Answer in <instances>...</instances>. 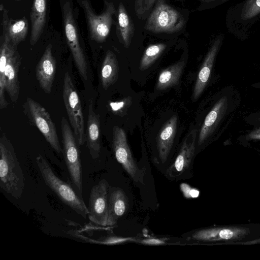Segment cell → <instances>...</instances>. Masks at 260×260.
<instances>
[{
    "label": "cell",
    "instance_id": "1",
    "mask_svg": "<svg viewBox=\"0 0 260 260\" xmlns=\"http://www.w3.org/2000/svg\"><path fill=\"white\" fill-rule=\"evenodd\" d=\"M0 186L15 199L22 196L25 187L20 162L12 144L5 134L0 138Z\"/></svg>",
    "mask_w": 260,
    "mask_h": 260
},
{
    "label": "cell",
    "instance_id": "2",
    "mask_svg": "<svg viewBox=\"0 0 260 260\" xmlns=\"http://www.w3.org/2000/svg\"><path fill=\"white\" fill-rule=\"evenodd\" d=\"M36 161L46 185L63 203L85 218L89 212L82 198L69 184L62 180L54 173L48 162L42 155H38Z\"/></svg>",
    "mask_w": 260,
    "mask_h": 260
},
{
    "label": "cell",
    "instance_id": "3",
    "mask_svg": "<svg viewBox=\"0 0 260 260\" xmlns=\"http://www.w3.org/2000/svg\"><path fill=\"white\" fill-rule=\"evenodd\" d=\"M61 131L64 161L73 183L74 188L82 197L83 180L82 165L79 145L74 132L65 117L61 120Z\"/></svg>",
    "mask_w": 260,
    "mask_h": 260
},
{
    "label": "cell",
    "instance_id": "4",
    "mask_svg": "<svg viewBox=\"0 0 260 260\" xmlns=\"http://www.w3.org/2000/svg\"><path fill=\"white\" fill-rule=\"evenodd\" d=\"M185 24V20L179 12L164 0H158L144 28L154 34H173L181 30Z\"/></svg>",
    "mask_w": 260,
    "mask_h": 260
},
{
    "label": "cell",
    "instance_id": "5",
    "mask_svg": "<svg viewBox=\"0 0 260 260\" xmlns=\"http://www.w3.org/2000/svg\"><path fill=\"white\" fill-rule=\"evenodd\" d=\"M62 97L71 126L79 146L86 141L84 119L81 102L68 72L64 76Z\"/></svg>",
    "mask_w": 260,
    "mask_h": 260
},
{
    "label": "cell",
    "instance_id": "6",
    "mask_svg": "<svg viewBox=\"0 0 260 260\" xmlns=\"http://www.w3.org/2000/svg\"><path fill=\"white\" fill-rule=\"evenodd\" d=\"M23 109L30 122L39 129L51 147L58 153L62 152L55 125L46 109L28 97L23 104Z\"/></svg>",
    "mask_w": 260,
    "mask_h": 260
},
{
    "label": "cell",
    "instance_id": "7",
    "mask_svg": "<svg viewBox=\"0 0 260 260\" xmlns=\"http://www.w3.org/2000/svg\"><path fill=\"white\" fill-rule=\"evenodd\" d=\"M112 147L115 158L132 179L144 183L145 171L140 169L133 157L124 130L118 126L113 128Z\"/></svg>",
    "mask_w": 260,
    "mask_h": 260
},
{
    "label": "cell",
    "instance_id": "8",
    "mask_svg": "<svg viewBox=\"0 0 260 260\" xmlns=\"http://www.w3.org/2000/svg\"><path fill=\"white\" fill-rule=\"evenodd\" d=\"M63 26L67 42L81 77L87 79V63L80 46L77 29L70 3L67 2L62 7Z\"/></svg>",
    "mask_w": 260,
    "mask_h": 260
},
{
    "label": "cell",
    "instance_id": "9",
    "mask_svg": "<svg viewBox=\"0 0 260 260\" xmlns=\"http://www.w3.org/2000/svg\"><path fill=\"white\" fill-rule=\"evenodd\" d=\"M85 14L90 38L99 43L104 42L108 36L116 12L112 2H105V9L100 15H96L87 1L82 2Z\"/></svg>",
    "mask_w": 260,
    "mask_h": 260
},
{
    "label": "cell",
    "instance_id": "10",
    "mask_svg": "<svg viewBox=\"0 0 260 260\" xmlns=\"http://www.w3.org/2000/svg\"><path fill=\"white\" fill-rule=\"evenodd\" d=\"M109 185L103 179L92 187L89 198L88 218L93 223L108 226V194Z\"/></svg>",
    "mask_w": 260,
    "mask_h": 260
},
{
    "label": "cell",
    "instance_id": "11",
    "mask_svg": "<svg viewBox=\"0 0 260 260\" xmlns=\"http://www.w3.org/2000/svg\"><path fill=\"white\" fill-rule=\"evenodd\" d=\"M197 130H191L186 136L174 161L166 171L168 178L177 179L188 171L193 159Z\"/></svg>",
    "mask_w": 260,
    "mask_h": 260
},
{
    "label": "cell",
    "instance_id": "12",
    "mask_svg": "<svg viewBox=\"0 0 260 260\" xmlns=\"http://www.w3.org/2000/svg\"><path fill=\"white\" fill-rule=\"evenodd\" d=\"M250 233L249 229L240 226H223L198 230L191 238L203 242L235 241L241 240Z\"/></svg>",
    "mask_w": 260,
    "mask_h": 260
},
{
    "label": "cell",
    "instance_id": "13",
    "mask_svg": "<svg viewBox=\"0 0 260 260\" xmlns=\"http://www.w3.org/2000/svg\"><path fill=\"white\" fill-rule=\"evenodd\" d=\"M52 48L51 44L47 45L36 68L37 80L41 88L48 94L51 91L57 69Z\"/></svg>",
    "mask_w": 260,
    "mask_h": 260
},
{
    "label": "cell",
    "instance_id": "14",
    "mask_svg": "<svg viewBox=\"0 0 260 260\" xmlns=\"http://www.w3.org/2000/svg\"><path fill=\"white\" fill-rule=\"evenodd\" d=\"M2 11V34L16 47L23 41L26 37L28 24L25 17L21 19H13L9 17L7 9L1 5Z\"/></svg>",
    "mask_w": 260,
    "mask_h": 260
},
{
    "label": "cell",
    "instance_id": "15",
    "mask_svg": "<svg viewBox=\"0 0 260 260\" xmlns=\"http://www.w3.org/2000/svg\"><path fill=\"white\" fill-rule=\"evenodd\" d=\"M100 115L94 112L92 102L88 110V118L86 133V142L91 158L96 159L101 151Z\"/></svg>",
    "mask_w": 260,
    "mask_h": 260
},
{
    "label": "cell",
    "instance_id": "16",
    "mask_svg": "<svg viewBox=\"0 0 260 260\" xmlns=\"http://www.w3.org/2000/svg\"><path fill=\"white\" fill-rule=\"evenodd\" d=\"M221 42V37L217 38L205 56L194 84L192 95L193 100L199 98L207 84Z\"/></svg>",
    "mask_w": 260,
    "mask_h": 260
},
{
    "label": "cell",
    "instance_id": "17",
    "mask_svg": "<svg viewBox=\"0 0 260 260\" xmlns=\"http://www.w3.org/2000/svg\"><path fill=\"white\" fill-rule=\"evenodd\" d=\"M21 61V56L17 49H15L10 56L5 69V90L13 102L17 101L19 95L20 83L18 72Z\"/></svg>",
    "mask_w": 260,
    "mask_h": 260
},
{
    "label": "cell",
    "instance_id": "18",
    "mask_svg": "<svg viewBox=\"0 0 260 260\" xmlns=\"http://www.w3.org/2000/svg\"><path fill=\"white\" fill-rule=\"evenodd\" d=\"M178 118L172 116L163 125L157 138L158 156L162 162H165L170 153L175 137Z\"/></svg>",
    "mask_w": 260,
    "mask_h": 260
},
{
    "label": "cell",
    "instance_id": "19",
    "mask_svg": "<svg viewBox=\"0 0 260 260\" xmlns=\"http://www.w3.org/2000/svg\"><path fill=\"white\" fill-rule=\"evenodd\" d=\"M128 200L124 191L119 188L109 190L108 226H113L128 209Z\"/></svg>",
    "mask_w": 260,
    "mask_h": 260
},
{
    "label": "cell",
    "instance_id": "20",
    "mask_svg": "<svg viewBox=\"0 0 260 260\" xmlns=\"http://www.w3.org/2000/svg\"><path fill=\"white\" fill-rule=\"evenodd\" d=\"M46 0H34L30 14V44L35 45L41 37L46 23Z\"/></svg>",
    "mask_w": 260,
    "mask_h": 260
},
{
    "label": "cell",
    "instance_id": "21",
    "mask_svg": "<svg viewBox=\"0 0 260 260\" xmlns=\"http://www.w3.org/2000/svg\"><path fill=\"white\" fill-rule=\"evenodd\" d=\"M134 25L124 5L120 2L117 10V35L119 41L128 47L134 35Z\"/></svg>",
    "mask_w": 260,
    "mask_h": 260
},
{
    "label": "cell",
    "instance_id": "22",
    "mask_svg": "<svg viewBox=\"0 0 260 260\" xmlns=\"http://www.w3.org/2000/svg\"><path fill=\"white\" fill-rule=\"evenodd\" d=\"M5 36L1 35L0 39V109L6 108L8 103L5 98V69L8 59L13 50L17 49Z\"/></svg>",
    "mask_w": 260,
    "mask_h": 260
},
{
    "label": "cell",
    "instance_id": "23",
    "mask_svg": "<svg viewBox=\"0 0 260 260\" xmlns=\"http://www.w3.org/2000/svg\"><path fill=\"white\" fill-rule=\"evenodd\" d=\"M118 63L115 54L108 50L104 57L101 71V81L103 88L107 90L114 84L118 77Z\"/></svg>",
    "mask_w": 260,
    "mask_h": 260
},
{
    "label": "cell",
    "instance_id": "24",
    "mask_svg": "<svg viewBox=\"0 0 260 260\" xmlns=\"http://www.w3.org/2000/svg\"><path fill=\"white\" fill-rule=\"evenodd\" d=\"M184 65V61L180 60L162 71L158 77L156 89L164 90L176 85L181 77Z\"/></svg>",
    "mask_w": 260,
    "mask_h": 260
},
{
    "label": "cell",
    "instance_id": "25",
    "mask_svg": "<svg viewBox=\"0 0 260 260\" xmlns=\"http://www.w3.org/2000/svg\"><path fill=\"white\" fill-rule=\"evenodd\" d=\"M225 98L218 101L207 115L199 135L198 144H202L213 129L225 103Z\"/></svg>",
    "mask_w": 260,
    "mask_h": 260
},
{
    "label": "cell",
    "instance_id": "26",
    "mask_svg": "<svg viewBox=\"0 0 260 260\" xmlns=\"http://www.w3.org/2000/svg\"><path fill=\"white\" fill-rule=\"evenodd\" d=\"M165 43H156L149 45L144 51L141 58L139 69L141 71L148 69L166 49Z\"/></svg>",
    "mask_w": 260,
    "mask_h": 260
},
{
    "label": "cell",
    "instance_id": "27",
    "mask_svg": "<svg viewBox=\"0 0 260 260\" xmlns=\"http://www.w3.org/2000/svg\"><path fill=\"white\" fill-rule=\"evenodd\" d=\"M260 14V0H247L242 7L240 16L242 20H250Z\"/></svg>",
    "mask_w": 260,
    "mask_h": 260
},
{
    "label": "cell",
    "instance_id": "28",
    "mask_svg": "<svg viewBox=\"0 0 260 260\" xmlns=\"http://www.w3.org/2000/svg\"><path fill=\"white\" fill-rule=\"evenodd\" d=\"M157 0H135L134 9L139 18H142L149 12Z\"/></svg>",
    "mask_w": 260,
    "mask_h": 260
},
{
    "label": "cell",
    "instance_id": "29",
    "mask_svg": "<svg viewBox=\"0 0 260 260\" xmlns=\"http://www.w3.org/2000/svg\"><path fill=\"white\" fill-rule=\"evenodd\" d=\"M130 100L125 99L124 100L120 102H110L109 106L113 113L118 114L120 111L127 107L128 104H130Z\"/></svg>",
    "mask_w": 260,
    "mask_h": 260
},
{
    "label": "cell",
    "instance_id": "30",
    "mask_svg": "<svg viewBox=\"0 0 260 260\" xmlns=\"http://www.w3.org/2000/svg\"><path fill=\"white\" fill-rule=\"evenodd\" d=\"M180 188L184 196L187 198H194L199 195L198 190L191 188L186 184H182L180 185Z\"/></svg>",
    "mask_w": 260,
    "mask_h": 260
},
{
    "label": "cell",
    "instance_id": "31",
    "mask_svg": "<svg viewBox=\"0 0 260 260\" xmlns=\"http://www.w3.org/2000/svg\"><path fill=\"white\" fill-rule=\"evenodd\" d=\"M133 240V238L118 237H110L99 242L103 244H117Z\"/></svg>",
    "mask_w": 260,
    "mask_h": 260
},
{
    "label": "cell",
    "instance_id": "32",
    "mask_svg": "<svg viewBox=\"0 0 260 260\" xmlns=\"http://www.w3.org/2000/svg\"><path fill=\"white\" fill-rule=\"evenodd\" d=\"M140 243L148 245H160L165 244V242L161 239L156 238H148L141 240Z\"/></svg>",
    "mask_w": 260,
    "mask_h": 260
},
{
    "label": "cell",
    "instance_id": "33",
    "mask_svg": "<svg viewBox=\"0 0 260 260\" xmlns=\"http://www.w3.org/2000/svg\"><path fill=\"white\" fill-rule=\"evenodd\" d=\"M248 138L249 139L260 140V129L252 132L248 136Z\"/></svg>",
    "mask_w": 260,
    "mask_h": 260
},
{
    "label": "cell",
    "instance_id": "34",
    "mask_svg": "<svg viewBox=\"0 0 260 260\" xmlns=\"http://www.w3.org/2000/svg\"><path fill=\"white\" fill-rule=\"evenodd\" d=\"M200 1L204 2L209 3V2L215 1V0H200Z\"/></svg>",
    "mask_w": 260,
    "mask_h": 260
},
{
    "label": "cell",
    "instance_id": "35",
    "mask_svg": "<svg viewBox=\"0 0 260 260\" xmlns=\"http://www.w3.org/2000/svg\"><path fill=\"white\" fill-rule=\"evenodd\" d=\"M15 1H21V0H15Z\"/></svg>",
    "mask_w": 260,
    "mask_h": 260
}]
</instances>
